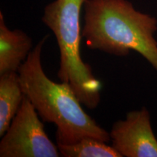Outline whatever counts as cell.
I'll list each match as a JSON object with an SVG mask.
<instances>
[{
    "mask_svg": "<svg viewBox=\"0 0 157 157\" xmlns=\"http://www.w3.org/2000/svg\"><path fill=\"white\" fill-rule=\"evenodd\" d=\"M48 37L39 41L19 68L23 93L43 121L56 125L57 144H73L86 137L109 143V132L84 111L70 84L55 82L45 74L41 57Z\"/></svg>",
    "mask_w": 157,
    "mask_h": 157,
    "instance_id": "6da1fadb",
    "label": "cell"
},
{
    "mask_svg": "<svg viewBox=\"0 0 157 157\" xmlns=\"http://www.w3.org/2000/svg\"><path fill=\"white\" fill-rule=\"evenodd\" d=\"M82 38L91 50L118 57L131 50L157 71V20L137 10L128 0H86Z\"/></svg>",
    "mask_w": 157,
    "mask_h": 157,
    "instance_id": "7a4b0ae2",
    "label": "cell"
},
{
    "mask_svg": "<svg viewBox=\"0 0 157 157\" xmlns=\"http://www.w3.org/2000/svg\"><path fill=\"white\" fill-rule=\"evenodd\" d=\"M86 0H55L44 9L42 21L53 33L60 52L58 76L69 84L82 104L95 109L101 102V82L82 60L81 12Z\"/></svg>",
    "mask_w": 157,
    "mask_h": 157,
    "instance_id": "3957f363",
    "label": "cell"
},
{
    "mask_svg": "<svg viewBox=\"0 0 157 157\" xmlns=\"http://www.w3.org/2000/svg\"><path fill=\"white\" fill-rule=\"evenodd\" d=\"M38 113L26 96L2 137L1 157H58V146L49 138Z\"/></svg>",
    "mask_w": 157,
    "mask_h": 157,
    "instance_id": "277c9868",
    "label": "cell"
},
{
    "mask_svg": "<svg viewBox=\"0 0 157 157\" xmlns=\"http://www.w3.org/2000/svg\"><path fill=\"white\" fill-rule=\"evenodd\" d=\"M111 146L121 156L157 157V138L146 108L127 113L113 124L109 132Z\"/></svg>",
    "mask_w": 157,
    "mask_h": 157,
    "instance_id": "5b68a950",
    "label": "cell"
},
{
    "mask_svg": "<svg viewBox=\"0 0 157 157\" xmlns=\"http://www.w3.org/2000/svg\"><path fill=\"white\" fill-rule=\"evenodd\" d=\"M32 39L20 29L11 30L0 13V75L17 72L33 50Z\"/></svg>",
    "mask_w": 157,
    "mask_h": 157,
    "instance_id": "8992f818",
    "label": "cell"
},
{
    "mask_svg": "<svg viewBox=\"0 0 157 157\" xmlns=\"http://www.w3.org/2000/svg\"><path fill=\"white\" fill-rule=\"evenodd\" d=\"M18 72L0 75V136L2 137L16 115L24 98Z\"/></svg>",
    "mask_w": 157,
    "mask_h": 157,
    "instance_id": "52a82bcc",
    "label": "cell"
},
{
    "mask_svg": "<svg viewBox=\"0 0 157 157\" xmlns=\"http://www.w3.org/2000/svg\"><path fill=\"white\" fill-rule=\"evenodd\" d=\"M64 157H122L112 146L103 141L86 137L73 144H57Z\"/></svg>",
    "mask_w": 157,
    "mask_h": 157,
    "instance_id": "ba28073f",
    "label": "cell"
}]
</instances>
